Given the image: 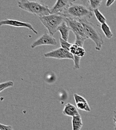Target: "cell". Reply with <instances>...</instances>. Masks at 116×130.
<instances>
[{
    "label": "cell",
    "mask_w": 116,
    "mask_h": 130,
    "mask_svg": "<svg viewBox=\"0 0 116 130\" xmlns=\"http://www.w3.org/2000/svg\"><path fill=\"white\" fill-rule=\"evenodd\" d=\"M18 6L21 9L38 17L51 14L48 6L35 1L19 0L18 2Z\"/></svg>",
    "instance_id": "cell-1"
},
{
    "label": "cell",
    "mask_w": 116,
    "mask_h": 130,
    "mask_svg": "<svg viewBox=\"0 0 116 130\" xmlns=\"http://www.w3.org/2000/svg\"><path fill=\"white\" fill-rule=\"evenodd\" d=\"M66 17L77 20L90 19L93 16V11L85 5L72 3L62 13Z\"/></svg>",
    "instance_id": "cell-2"
},
{
    "label": "cell",
    "mask_w": 116,
    "mask_h": 130,
    "mask_svg": "<svg viewBox=\"0 0 116 130\" xmlns=\"http://www.w3.org/2000/svg\"><path fill=\"white\" fill-rule=\"evenodd\" d=\"M78 21L82 25L84 32L88 38L90 39L95 44V49L98 51H100L104 45V40L96 27L87 19H81Z\"/></svg>",
    "instance_id": "cell-3"
},
{
    "label": "cell",
    "mask_w": 116,
    "mask_h": 130,
    "mask_svg": "<svg viewBox=\"0 0 116 130\" xmlns=\"http://www.w3.org/2000/svg\"><path fill=\"white\" fill-rule=\"evenodd\" d=\"M38 18L52 36H53L57 31L58 28L62 23L66 22L65 17L62 13L50 14Z\"/></svg>",
    "instance_id": "cell-4"
},
{
    "label": "cell",
    "mask_w": 116,
    "mask_h": 130,
    "mask_svg": "<svg viewBox=\"0 0 116 130\" xmlns=\"http://www.w3.org/2000/svg\"><path fill=\"white\" fill-rule=\"evenodd\" d=\"M44 56L47 58H53L59 60L69 59L74 60V55L70 52L62 48L55 49L45 53Z\"/></svg>",
    "instance_id": "cell-5"
},
{
    "label": "cell",
    "mask_w": 116,
    "mask_h": 130,
    "mask_svg": "<svg viewBox=\"0 0 116 130\" xmlns=\"http://www.w3.org/2000/svg\"><path fill=\"white\" fill-rule=\"evenodd\" d=\"M57 45V41L53 36L49 33L45 32L38 39L35 41L31 44V48L33 49L37 47L43 45L56 46Z\"/></svg>",
    "instance_id": "cell-6"
},
{
    "label": "cell",
    "mask_w": 116,
    "mask_h": 130,
    "mask_svg": "<svg viewBox=\"0 0 116 130\" xmlns=\"http://www.w3.org/2000/svg\"><path fill=\"white\" fill-rule=\"evenodd\" d=\"M3 26H9L18 28H26L32 31L35 34H38L37 30L34 28L33 26L30 23L22 22L16 20L6 19L5 20H1L0 21V27Z\"/></svg>",
    "instance_id": "cell-7"
},
{
    "label": "cell",
    "mask_w": 116,
    "mask_h": 130,
    "mask_svg": "<svg viewBox=\"0 0 116 130\" xmlns=\"http://www.w3.org/2000/svg\"><path fill=\"white\" fill-rule=\"evenodd\" d=\"M65 20L67 24L74 34L79 35L86 39H88L85 33L82 25L78 20L66 17Z\"/></svg>",
    "instance_id": "cell-8"
},
{
    "label": "cell",
    "mask_w": 116,
    "mask_h": 130,
    "mask_svg": "<svg viewBox=\"0 0 116 130\" xmlns=\"http://www.w3.org/2000/svg\"><path fill=\"white\" fill-rule=\"evenodd\" d=\"M76 0H57L50 9L51 14L63 13L67 8Z\"/></svg>",
    "instance_id": "cell-9"
},
{
    "label": "cell",
    "mask_w": 116,
    "mask_h": 130,
    "mask_svg": "<svg viewBox=\"0 0 116 130\" xmlns=\"http://www.w3.org/2000/svg\"><path fill=\"white\" fill-rule=\"evenodd\" d=\"M73 96L76 105V108L78 110L87 112L91 111V109L88 102L84 98L77 94H74Z\"/></svg>",
    "instance_id": "cell-10"
},
{
    "label": "cell",
    "mask_w": 116,
    "mask_h": 130,
    "mask_svg": "<svg viewBox=\"0 0 116 130\" xmlns=\"http://www.w3.org/2000/svg\"><path fill=\"white\" fill-rule=\"evenodd\" d=\"M63 114L67 117H74L80 115L77 108L73 105L70 103H67L65 105L63 111Z\"/></svg>",
    "instance_id": "cell-11"
},
{
    "label": "cell",
    "mask_w": 116,
    "mask_h": 130,
    "mask_svg": "<svg viewBox=\"0 0 116 130\" xmlns=\"http://www.w3.org/2000/svg\"><path fill=\"white\" fill-rule=\"evenodd\" d=\"M57 31L61 33L62 37L61 38L68 41L69 36V32L71 31V29L68 26L66 22H63L59 26Z\"/></svg>",
    "instance_id": "cell-12"
},
{
    "label": "cell",
    "mask_w": 116,
    "mask_h": 130,
    "mask_svg": "<svg viewBox=\"0 0 116 130\" xmlns=\"http://www.w3.org/2000/svg\"><path fill=\"white\" fill-rule=\"evenodd\" d=\"M70 52L74 55L79 57H83L86 54V52L83 47L79 46L74 44H72Z\"/></svg>",
    "instance_id": "cell-13"
},
{
    "label": "cell",
    "mask_w": 116,
    "mask_h": 130,
    "mask_svg": "<svg viewBox=\"0 0 116 130\" xmlns=\"http://www.w3.org/2000/svg\"><path fill=\"white\" fill-rule=\"evenodd\" d=\"M72 124L73 130H81L83 126L82 119L81 115L72 117Z\"/></svg>",
    "instance_id": "cell-14"
},
{
    "label": "cell",
    "mask_w": 116,
    "mask_h": 130,
    "mask_svg": "<svg viewBox=\"0 0 116 130\" xmlns=\"http://www.w3.org/2000/svg\"><path fill=\"white\" fill-rule=\"evenodd\" d=\"M102 31H103L106 38L108 39H111L113 37V34L111 31L109 26L106 23H103L100 25Z\"/></svg>",
    "instance_id": "cell-15"
},
{
    "label": "cell",
    "mask_w": 116,
    "mask_h": 130,
    "mask_svg": "<svg viewBox=\"0 0 116 130\" xmlns=\"http://www.w3.org/2000/svg\"><path fill=\"white\" fill-rule=\"evenodd\" d=\"M93 12L94 13V14L96 17L97 20L101 24L105 23L107 22V19L104 16L102 13L100 12L99 10V9H96L94 10H93Z\"/></svg>",
    "instance_id": "cell-16"
},
{
    "label": "cell",
    "mask_w": 116,
    "mask_h": 130,
    "mask_svg": "<svg viewBox=\"0 0 116 130\" xmlns=\"http://www.w3.org/2000/svg\"><path fill=\"white\" fill-rule=\"evenodd\" d=\"M103 0H87L89 7L93 11L96 9H99Z\"/></svg>",
    "instance_id": "cell-17"
},
{
    "label": "cell",
    "mask_w": 116,
    "mask_h": 130,
    "mask_svg": "<svg viewBox=\"0 0 116 130\" xmlns=\"http://www.w3.org/2000/svg\"><path fill=\"white\" fill-rule=\"evenodd\" d=\"M14 85V83L12 81H9L0 83V93L7 88L13 87Z\"/></svg>",
    "instance_id": "cell-18"
},
{
    "label": "cell",
    "mask_w": 116,
    "mask_h": 130,
    "mask_svg": "<svg viewBox=\"0 0 116 130\" xmlns=\"http://www.w3.org/2000/svg\"><path fill=\"white\" fill-rule=\"evenodd\" d=\"M75 35L76 37V39H75V41L74 44L75 45H77L79 46L83 47L84 42L86 41V40H87V39L79 36V35L75 34Z\"/></svg>",
    "instance_id": "cell-19"
},
{
    "label": "cell",
    "mask_w": 116,
    "mask_h": 130,
    "mask_svg": "<svg viewBox=\"0 0 116 130\" xmlns=\"http://www.w3.org/2000/svg\"><path fill=\"white\" fill-rule=\"evenodd\" d=\"M59 41H60V44L61 46V48H62L66 50H67L68 51H70V48L72 45V44L69 43L68 41L63 40L61 38H59Z\"/></svg>",
    "instance_id": "cell-20"
},
{
    "label": "cell",
    "mask_w": 116,
    "mask_h": 130,
    "mask_svg": "<svg viewBox=\"0 0 116 130\" xmlns=\"http://www.w3.org/2000/svg\"><path fill=\"white\" fill-rule=\"evenodd\" d=\"M74 67L76 69H80V61H81V57L74 56Z\"/></svg>",
    "instance_id": "cell-21"
},
{
    "label": "cell",
    "mask_w": 116,
    "mask_h": 130,
    "mask_svg": "<svg viewBox=\"0 0 116 130\" xmlns=\"http://www.w3.org/2000/svg\"><path fill=\"white\" fill-rule=\"evenodd\" d=\"M0 130H14V129L12 126H7L0 124Z\"/></svg>",
    "instance_id": "cell-22"
},
{
    "label": "cell",
    "mask_w": 116,
    "mask_h": 130,
    "mask_svg": "<svg viewBox=\"0 0 116 130\" xmlns=\"http://www.w3.org/2000/svg\"><path fill=\"white\" fill-rule=\"evenodd\" d=\"M116 0H107L106 4V6L107 7H110L111 5H112Z\"/></svg>",
    "instance_id": "cell-23"
},
{
    "label": "cell",
    "mask_w": 116,
    "mask_h": 130,
    "mask_svg": "<svg viewBox=\"0 0 116 130\" xmlns=\"http://www.w3.org/2000/svg\"><path fill=\"white\" fill-rule=\"evenodd\" d=\"M113 122H114V128L115 130H116V114L114 115L113 117Z\"/></svg>",
    "instance_id": "cell-24"
},
{
    "label": "cell",
    "mask_w": 116,
    "mask_h": 130,
    "mask_svg": "<svg viewBox=\"0 0 116 130\" xmlns=\"http://www.w3.org/2000/svg\"><path fill=\"white\" fill-rule=\"evenodd\" d=\"M34 1H37V2H40V3H43V4H44V3L45 2H46L47 0H34Z\"/></svg>",
    "instance_id": "cell-25"
},
{
    "label": "cell",
    "mask_w": 116,
    "mask_h": 130,
    "mask_svg": "<svg viewBox=\"0 0 116 130\" xmlns=\"http://www.w3.org/2000/svg\"><path fill=\"white\" fill-rule=\"evenodd\" d=\"M80 1H82V2H83L85 5L86 3L87 2V0H80Z\"/></svg>",
    "instance_id": "cell-26"
}]
</instances>
